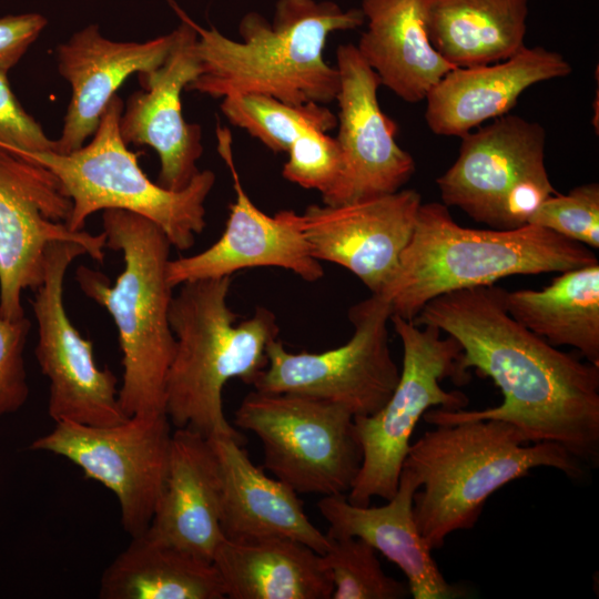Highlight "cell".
Wrapping results in <instances>:
<instances>
[{
  "instance_id": "cell-1",
  "label": "cell",
  "mask_w": 599,
  "mask_h": 599,
  "mask_svg": "<svg viewBox=\"0 0 599 599\" xmlns=\"http://www.w3.org/2000/svg\"><path fill=\"white\" fill-rule=\"evenodd\" d=\"M507 290L460 288L427 302L412 321L434 326L461 347L459 374L468 368L493 379L502 403L485 409L433 408L430 425L497 419L516 426L527 443L562 446L581 464H599V366L580 362L532 333L506 308Z\"/></svg>"
},
{
  "instance_id": "cell-2",
  "label": "cell",
  "mask_w": 599,
  "mask_h": 599,
  "mask_svg": "<svg viewBox=\"0 0 599 599\" xmlns=\"http://www.w3.org/2000/svg\"><path fill=\"white\" fill-rule=\"evenodd\" d=\"M361 8L331 1L278 0L273 21L246 13L241 40L194 22L200 74L186 87L213 98L258 93L287 103L327 104L336 99L339 74L323 55L331 33L361 27Z\"/></svg>"
},
{
  "instance_id": "cell-3",
  "label": "cell",
  "mask_w": 599,
  "mask_h": 599,
  "mask_svg": "<svg viewBox=\"0 0 599 599\" xmlns=\"http://www.w3.org/2000/svg\"><path fill=\"white\" fill-rule=\"evenodd\" d=\"M409 445L403 468L416 478V526L434 549L455 531L471 529L486 500L537 467L579 478L582 464L556 443H527L514 425L497 419L434 425Z\"/></svg>"
},
{
  "instance_id": "cell-4",
  "label": "cell",
  "mask_w": 599,
  "mask_h": 599,
  "mask_svg": "<svg viewBox=\"0 0 599 599\" xmlns=\"http://www.w3.org/2000/svg\"><path fill=\"white\" fill-rule=\"evenodd\" d=\"M595 263L591 248L545 227H465L448 206L427 202L420 204L412 237L378 295L389 303L392 315L412 322L427 302L451 291Z\"/></svg>"
},
{
  "instance_id": "cell-5",
  "label": "cell",
  "mask_w": 599,
  "mask_h": 599,
  "mask_svg": "<svg viewBox=\"0 0 599 599\" xmlns=\"http://www.w3.org/2000/svg\"><path fill=\"white\" fill-rule=\"evenodd\" d=\"M232 276L182 283L169 319L175 348L165 380V414L174 428L245 441L226 419L223 388L232 378L253 385L277 338L275 314L264 306L237 323L227 298Z\"/></svg>"
},
{
  "instance_id": "cell-6",
  "label": "cell",
  "mask_w": 599,
  "mask_h": 599,
  "mask_svg": "<svg viewBox=\"0 0 599 599\" xmlns=\"http://www.w3.org/2000/svg\"><path fill=\"white\" fill-rule=\"evenodd\" d=\"M105 246L122 253L114 283L81 265L75 280L85 296L111 315L122 353L120 406L126 417L165 414V380L175 348L169 312L173 286L166 276L171 243L152 221L116 209L104 210Z\"/></svg>"
},
{
  "instance_id": "cell-7",
  "label": "cell",
  "mask_w": 599,
  "mask_h": 599,
  "mask_svg": "<svg viewBox=\"0 0 599 599\" xmlns=\"http://www.w3.org/2000/svg\"><path fill=\"white\" fill-rule=\"evenodd\" d=\"M124 103L116 94L105 108L88 144L61 154L53 151L28 158L50 170L72 201L67 225L83 231L88 217L109 209L124 210L155 223L172 247L186 251L205 229V201L214 184L211 170L199 171L184 189L173 191L152 182L128 149L119 121Z\"/></svg>"
},
{
  "instance_id": "cell-8",
  "label": "cell",
  "mask_w": 599,
  "mask_h": 599,
  "mask_svg": "<svg viewBox=\"0 0 599 599\" xmlns=\"http://www.w3.org/2000/svg\"><path fill=\"white\" fill-rule=\"evenodd\" d=\"M390 322L403 345L399 380L385 405L368 416H355L354 428L362 447L358 474L346 494L357 506L372 498L389 500L398 488L399 476L415 426L432 407L464 409L469 398L461 392H448L440 382L449 377L467 383L458 372L459 343L441 337L437 327L417 326L397 315Z\"/></svg>"
},
{
  "instance_id": "cell-9",
  "label": "cell",
  "mask_w": 599,
  "mask_h": 599,
  "mask_svg": "<svg viewBox=\"0 0 599 599\" xmlns=\"http://www.w3.org/2000/svg\"><path fill=\"white\" fill-rule=\"evenodd\" d=\"M234 424L258 437L263 468L297 494L346 495L361 468L354 416L337 404L255 389L235 410Z\"/></svg>"
},
{
  "instance_id": "cell-10",
  "label": "cell",
  "mask_w": 599,
  "mask_h": 599,
  "mask_svg": "<svg viewBox=\"0 0 599 599\" xmlns=\"http://www.w3.org/2000/svg\"><path fill=\"white\" fill-rule=\"evenodd\" d=\"M390 316L389 303L372 294L349 308L354 332L336 348L293 353L274 339L266 349L267 366L252 386L261 392L334 403L354 417L376 413L393 394L400 375L389 348Z\"/></svg>"
},
{
  "instance_id": "cell-11",
  "label": "cell",
  "mask_w": 599,
  "mask_h": 599,
  "mask_svg": "<svg viewBox=\"0 0 599 599\" xmlns=\"http://www.w3.org/2000/svg\"><path fill=\"white\" fill-rule=\"evenodd\" d=\"M172 433L166 414L131 416L112 426L61 420L29 448L64 457L111 490L132 538L146 531L163 493Z\"/></svg>"
},
{
  "instance_id": "cell-12",
  "label": "cell",
  "mask_w": 599,
  "mask_h": 599,
  "mask_svg": "<svg viewBox=\"0 0 599 599\" xmlns=\"http://www.w3.org/2000/svg\"><path fill=\"white\" fill-rule=\"evenodd\" d=\"M72 201L45 166L0 146V311L26 316L22 294L43 281L50 244L71 241L102 263L104 233L72 231L67 225Z\"/></svg>"
},
{
  "instance_id": "cell-13",
  "label": "cell",
  "mask_w": 599,
  "mask_h": 599,
  "mask_svg": "<svg viewBox=\"0 0 599 599\" xmlns=\"http://www.w3.org/2000/svg\"><path fill=\"white\" fill-rule=\"evenodd\" d=\"M88 255L77 242L49 245L44 276L30 301L38 327L34 355L49 379L48 413L55 422L112 426L128 417L119 402L118 378L94 359L93 343L70 321L64 302L67 271L79 256Z\"/></svg>"
},
{
  "instance_id": "cell-14",
  "label": "cell",
  "mask_w": 599,
  "mask_h": 599,
  "mask_svg": "<svg viewBox=\"0 0 599 599\" xmlns=\"http://www.w3.org/2000/svg\"><path fill=\"white\" fill-rule=\"evenodd\" d=\"M339 74L338 133L341 171L322 195L323 204L341 205L395 193L412 177L416 165L395 140L397 124L379 106L375 71L356 45L336 50Z\"/></svg>"
},
{
  "instance_id": "cell-15",
  "label": "cell",
  "mask_w": 599,
  "mask_h": 599,
  "mask_svg": "<svg viewBox=\"0 0 599 599\" xmlns=\"http://www.w3.org/2000/svg\"><path fill=\"white\" fill-rule=\"evenodd\" d=\"M217 150L229 167L235 192L230 204L225 229L220 238L204 251L170 260L169 283L233 276L252 267H280L306 282H317L324 268L311 253L300 227V214L283 210L271 216L261 211L245 192L235 166L232 136L226 128H217Z\"/></svg>"
},
{
  "instance_id": "cell-16",
  "label": "cell",
  "mask_w": 599,
  "mask_h": 599,
  "mask_svg": "<svg viewBox=\"0 0 599 599\" xmlns=\"http://www.w3.org/2000/svg\"><path fill=\"white\" fill-rule=\"evenodd\" d=\"M170 3L181 19L171 51L158 69L139 74L143 89L128 99L119 126L126 144L156 151L158 183L179 191L199 173L203 153L201 126L185 121L181 100L182 91L200 74V64L194 21L175 2Z\"/></svg>"
},
{
  "instance_id": "cell-17",
  "label": "cell",
  "mask_w": 599,
  "mask_h": 599,
  "mask_svg": "<svg viewBox=\"0 0 599 599\" xmlns=\"http://www.w3.org/2000/svg\"><path fill=\"white\" fill-rule=\"evenodd\" d=\"M420 194L413 189L341 205L312 204L300 227L317 261L345 267L379 294L409 242Z\"/></svg>"
},
{
  "instance_id": "cell-18",
  "label": "cell",
  "mask_w": 599,
  "mask_h": 599,
  "mask_svg": "<svg viewBox=\"0 0 599 599\" xmlns=\"http://www.w3.org/2000/svg\"><path fill=\"white\" fill-rule=\"evenodd\" d=\"M545 144L546 133L538 122L514 114L466 133L456 161L436 180L441 203L499 229L509 191L526 175L546 167Z\"/></svg>"
},
{
  "instance_id": "cell-19",
  "label": "cell",
  "mask_w": 599,
  "mask_h": 599,
  "mask_svg": "<svg viewBox=\"0 0 599 599\" xmlns=\"http://www.w3.org/2000/svg\"><path fill=\"white\" fill-rule=\"evenodd\" d=\"M175 31L144 41H114L98 24L74 32L55 49L60 75L71 87V99L53 152L67 154L81 148L95 132L118 89L134 73L158 69L166 59Z\"/></svg>"
},
{
  "instance_id": "cell-20",
  "label": "cell",
  "mask_w": 599,
  "mask_h": 599,
  "mask_svg": "<svg viewBox=\"0 0 599 599\" xmlns=\"http://www.w3.org/2000/svg\"><path fill=\"white\" fill-rule=\"evenodd\" d=\"M570 63L544 47L520 48L500 62L453 68L426 97L425 121L437 135L459 136L505 114L531 85L571 73Z\"/></svg>"
},
{
  "instance_id": "cell-21",
  "label": "cell",
  "mask_w": 599,
  "mask_h": 599,
  "mask_svg": "<svg viewBox=\"0 0 599 599\" xmlns=\"http://www.w3.org/2000/svg\"><path fill=\"white\" fill-rule=\"evenodd\" d=\"M207 438L221 471L220 525L224 538H288L319 555L326 552L329 537L308 519L294 489L255 466L243 448L244 441L227 435Z\"/></svg>"
},
{
  "instance_id": "cell-22",
  "label": "cell",
  "mask_w": 599,
  "mask_h": 599,
  "mask_svg": "<svg viewBox=\"0 0 599 599\" xmlns=\"http://www.w3.org/2000/svg\"><path fill=\"white\" fill-rule=\"evenodd\" d=\"M221 497L220 466L209 438L175 428L165 486L144 534L212 561L224 538Z\"/></svg>"
},
{
  "instance_id": "cell-23",
  "label": "cell",
  "mask_w": 599,
  "mask_h": 599,
  "mask_svg": "<svg viewBox=\"0 0 599 599\" xmlns=\"http://www.w3.org/2000/svg\"><path fill=\"white\" fill-rule=\"evenodd\" d=\"M418 488L414 475L403 468L397 491L384 506H357L346 495H331L323 496L317 508L329 525L328 537L361 538L397 565L414 599L460 597V589L446 581L416 526L413 497Z\"/></svg>"
},
{
  "instance_id": "cell-24",
  "label": "cell",
  "mask_w": 599,
  "mask_h": 599,
  "mask_svg": "<svg viewBox=\"0 0 599 599\" xmlns=\"http://www.w3.org/2000/svg\"><path fill=\"white\" fill-rule=\"evenodd\" d=\"M427 0H362L367 21L356 45L380 84L408 103L426 99L454 67L432 45Z\"/></svg>"
},
{
  "instance_id": "cell-25",
  "label": "cell",
  "mask_w": 599,
  "mask_h": 599,
  "mask_svg": "<svg viewBox=\"0 0 599 599\" xmlns=\"http://www.w3.org/2000/svg\"><path fill=\"white\" fill-rule=\"evenodd\" d=\"M214 564L230 599H329L333 582L323 556L288 538H223Z\"/></svg>"
},
{
  "instance_id": "cell-26",
  "label": "cell",
  "mask_w": 599,
  "mask_h": 599,
  "mask_svg": "<svg viewBox=\"0 0 599 599\" xmlns=\"http://www.w3.org/2000/svg\"><path fill=\"white\" fill-rule=\"evenodd\" d=\"M528 0H427L434 49L454 68L491 64L525 45Z\"/></svg>"
},
{
  "instance_id": "cell-27",
  "label": "cell",
  "mask_w": 599,
  "mask_h": 599,
  "mask_svg": "<svg viewBox=\"0 0 599 599\" xmlns=\"http://www.w3.org/2000/svg\"><path fill=\"white\" fill-rule=\"evenodd\" d=\"M101 599H223L221 577L212 561L145 534L105 568Z\"/></svg>"
},
{
  "instance_id": "cell-28",
  "label": "cell",
  "mask_w": 599,
  "mask_h": 599,
  "mask_svg": "<svg viewBox=\"0 0 599 599\" xmlns=\"http://www.w3.org/2000/svg\"><path fill=\"white\" fill-rule=\"evenodd\" d=\"M505 302L519 324L599 366V263L560 272L541 290L507 291Z\"/></svg>"
},
{
  "instance_id": "cell-29",
  "label": "cell",
  "mask_w": 599,
  "mask_h": 599,
  "mask_svg": "<svg viewBox=\"0 0 599 599\" xmlns=\"http://www.w3.org/2000/svg\"><path fill=\"white\" fill-rule=\"evenodd\" d=\"M220 108L233 125L274 152H287L292 142L308 129L328 132L337 125L336 115L324 104H293L266 94L227 95L222 98Z\"/></svg>"
},
{
  "instance_id": "cell-30",
  "label": "cell",
  "mask_w": 599,
  "mask_h": 599,
  "mask_svg": "<svg viewBox=\"0 0 599 599\" xmlns=\"http://www.w3.org/2000/svg\"><path fill=\"white\" fill-rule=\"evenodd\" d=\"M323 556L333 582V599H403L409 588L386 575L376 550L357 537L331 538Z\"/></svg>"
},
{
  "instance_id": "cell-31",
  "label": "cell",
  "mask_w": 599,
  "mask_h": 599,
  "mask_svg": "<svg viewBox=\"0 0 599 599\" xmlns=\"http://www.w3.org/2000/svg\"><path fill=\"white\" fill-rule=\"evenodd\" d=\"M529 224L587 247L599 248V184L585 183L567 194L550 195L532 214Z\"/></svg>"
},
{
  "instance_id": "cell-32",
  "label": "cell",
  "mask_w": 599,
  "mask_h": 599,
  "mask_svg": "<svg viewBox=\"0 0 599 599\" xmlns=\"http://www.w3.org/2000/svg\"><path fill=\"white\" fill-rule=\"evenodd\" d=\"M283 165L285 180L325 194L341 171V151L335 138L318 129H308L290 145Z\"/></svg>"
},
{
  "instance_id": "cell-33",
  "label": "cell",
  "mask_w": 599,
  "mask_h": 599,
  "mask_svg": "<svg viewBox=\"0 0 599 599\" xmlns=\"http://www.w3.org/2000/svg\"><path fill=\"white\" fill-rule=\"evenodd\" d=\"M29 329L27 316L8 318L0 311V417L19 410L29 396L24 362Z\"/></svg>"
},
{
  "instance_id": "cell-34",
  "label": "cell",
  "mask_w": 599,
  "mask_h": 599,
  "mask_svg": "<svg viewBox=\"0 0 599 599\" xmlns=\"http://www.w3.org/2000/svg\"><path fill=\"white\" fill-rule=\"evenodd\" d=\"M0 69V146L22 156L55 150L42 126L20 104Z\"/></svg>"
},
{
  "instance_id": "cell-35",
  "label": "cell",
  "mask_w": 599,
  "mask_h": 599,
  "mask_svg": "<svg viewBox=\"0 0 599 599\" xmlns=\"http://www.w3.org/2000/svg\"><path fill=\"white\" fill-rule=\"evenodd\" d=\"M555 193L557 191L550 182L546 167L526 175L506 195L499 229L511 230L529 224L537 209Z\"/></svg>"
},
{
  "instance_id": "cell-36",
  "label": "cell",
  "mask_w": 599,
  "mask_h": 599,
  "mask_svg": "<svg viewBox=\"0 0 599 599\" xmlns=\"http://www.w3.org/2000/svg\"><path fill=\"white\" fill-rule=\"evenodd\" d=\"M47 24L48 20L40 13L0 18V69L13 68Z\"/></svg>"
}]
</instances>
